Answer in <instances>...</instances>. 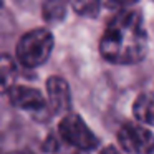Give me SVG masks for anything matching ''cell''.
<instances>
[{
  "instance_id": "obj_6",
  "label": "cell",
  "mask_w": 154,
  "mask_h": 154,
  "mask_svg": "<svg viewBox=\"0 0 154 154\" xmlns=\"http://www.w3.org/2000/svg\"><path fill=\"white\" fill-rule=\"evenodd\" d=\"M47 96L53 114H66L71 111L70 85L61 76H50L47 80Z\"/></svg>"
},
{
  "instance_id": "obj_2",
  "label": "cell",
  "mask_w": 154,
  "mask_h": 154,
  "mask_svg": "<svg viewBox=\"0 0 154 154\" xmlns=\"http://www.w3.org/2000/svg\"><path fill=\"white\" fill-rule=\"evenodd\" d=\"M53 45L55 38L48 28H33L20 37L15 48V57L22 66L38 68L48 61Z\"/></svg>"
},
{
  "instance_id": "obj_8",
  "label": "cell",
  "mask_w": 154,
  "mask_h": 154,
  "mask_svg": "<svg viewBox=\"0 0 154 154\" xmlns=\"http://www.w3.org/2000/svg\"><path fill=\"white\" fill-rule=\"evenodd\" d=\"M133 114L146 126H154V93H141L133 104Z\"/></svg>"
},
{
  "instance_id": "obj_3",
  "label": "cell",
  "mask_w": 154,
  "mask_h": 154,
  "mask_svg": "<svg viewBox=\"0 0 154 154\" xmlns=\"http://www.w3.org/2000/svg\"><path fill=\"white\" fill-rule=\"evenodd\" d=\"M58 136L63 143L78 151H94L100 146V139L88 124L80 118V114L68 111L63 114L58 124Z\"/></svg>"
},
{
  "instance_id": "obj_4",
  "label": "cell",
  "mask_w": 154,
  "mask_h": 154,
  "mask_svg": "<svg viewBox=\"0 0 154 154\" xmlns=\"http://www.w3.org/2000/svg\"><path fill=\"white\" fill-rule=\"evenodd\" d=\"M8 100H10L14 108L27 111L33 119L40 121V123L48 121L51 118V114H53V109H51L50 103L45 100L43 93L38 91L37 88L15 85L8 91Z\"/></svg>"
},
{
  "instance_id": "obj_11",
  "label": "cell",
  "mask_w": 154,
  "mask_h": 154,
  "mask_svg": "<svg viewBox=\"0 0 154 154\" xmlns=\"http://www.w3.org/2000/svg\"><path fill=\"white\" fill-rule=\"evenodd\" d=\"M42 149H43V151H48V152H57V151H60V149H61L60 141H58L57 137L53 136V134H50V136L47 137V141L43 143Z\"/></svg>"
},
{
  "instance_id": "obj_12",
  "label": "cell",
  "mask_w": 154,
  "mask_h": 154,
  "mask_svg": "<svg viewBox=\"0 0 154 154\" xmlns=\"http://www.w3.org/2000/svg\"><path fill=\"white\" fill-rule=\"evenodd\" d=\"M111 2L119 5V7H131V5H134L136 2H139V0H111Z\"/></svg>"
},
{
  "instance_id": "obj_1",
  "label": "cell",
  "mask_w": 154,
  "mask_h": 154,
  "mask_svg": "<svg viewBox=\"0 0 154 154\" xmlns=\"http://www.w3.org/2000/svg\"><path fill=\"white\" fill-rule=\"evenodd\" d=\"M100 53L114 65L139 63L147 53V32L139 10L123 7L104 28Z\"/></svg>"
},
{
  "instance_id": "obj_9",
  "label": "cell",
  "mask_w": 154,
  "mask_h": 154,
  "mask_svg": "<svg viewBox=\"0 0 154 154\" xmlns=\"http://www.w3.org/2000/svg\"><path fill=\"white\" fill-rule=\"evenodd\" d=\"M70 4V2H68ZM66 0H43L42 2V17L48 23H60L68 14Z\"/></svg>"
},
{
  "instance_id": "obj_10",
  "label": "cell",
  "mask_w": 154,
  "mask_h": 154,
  "mask_svg": "<svg viewBox=\"0 0 154 154\" xmlns=\"http://www.w3.org/2000/svg\"><path fill=\"white\" fill-rule=\"evenodd\" d=\"M75 14L86 18H96L100 14L101 0H68Z\"/></svg>"
},
{
  "instance_id": "obj_5",
  "label": "cell",
  "mask_w": 154,
  "mask_h": 154,
  "mask_svg": "<svg viewBox=\"0 0 154 154\" xmlns=\"http://www.w3.org/2000/svg\"><path fill=\"white\" fill-rule=\"evenodd\" d=\"M118 144L124 152L147 154L154 151V134L141 121H128L118 131Z\"/></svg>"
},
{
  "instance_id": "obj_7",
  "label": "cell",
  "mask_w": 154,
  "mask_h": 154,
  "mask_svg": "<svg viewBox=\"0 0 154 154\" xmlns=\"http://www.w3.org/2000/svg\"><path fill=\"white\" fill-rule=\"evenodd\" d=\"M18 76V68L15 60L7 53H0V94H8L15 86Z\"/></svg>"
}]
</instances>
